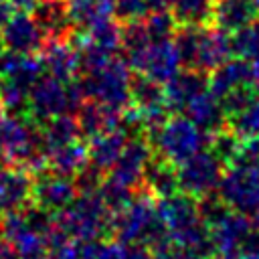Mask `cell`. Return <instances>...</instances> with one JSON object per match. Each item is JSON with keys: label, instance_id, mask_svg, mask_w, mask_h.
Listing matches in <instances>:
<instances>
[{"label": "cell", "instance_id": "11", "mask_svg": "<svg viewBox=\"0 0 259 259\" xmlns=\"http://www.w3.org/2000/svg\"><path fill=\"white\" fill-rule=\"evenodd\" d=\"M156 210L162 227L168 231L170 237H176L198 223H202L198 212V200L186 192H174L170 196L156 200Z\"/></svg>", "mask_w": 259, "mask_h": 259}, {"label": "cell", "instance_id": "18", "mask_svg": "<svg viewBox=\"0 0 259 259\" xmlns=\"http://www.w3.org/2000/svg\"><path fill=\"white\" fill-rule=\"evenodd\" d=\"M180 69H182V63H180L178 51L174 47V40L166 38V40H152V45H150V49L144 57L140 73L150 77L152 81L164 85Z\"/></svg>", "mask_w": 259, "mask_h": 259}, {"label": "cell", "instance_id": "35", "mask_svg": "<svg viewBox=\"0 0 259 259\" xmlns=\"http://www.w3.org/2000/svg\"><path fill=\"white\" fill-rule=\"evenodd\" d=\"M148 34L152 40H166V38H172L174 32H176V24L178 20L174 18L172 12L166 10H150L144 18H142Z\"/></svg>", "mask_w": 259, "mask_h": 259}, {"label": "cell", "instance_id": "6", "mask_svg": "<svg viewBox=\"0 0 259 259\" xmlns=\"http://www.w3.org/2000/svg\"><path fill=\"white\" fill-rule=\"evenodd\" d=\"M217 194L231 210L251 219L259 210V166L231 164L221 176Z\"/></svg>", "mask_w": 259, "mask_h": 259}, {"label": "cell", "instance_id": "30", "mask_svg": "<svg viewBox=\"0 0 259 259\" xmlns=\"http://www.w3.org/2000/svg\"><path fill=\"white\" fill-rule=\"evenodd\" d=\"M130 103L136 109H150L156 105H166L164 103V87L150 77L138 73L132 77L130 83Z\"/></svg>", "mask_w": 259, "mask_h": 259}, {"label": "cell", "instance_id": "25", "mask_svg": "<svg viewBox=\"0 0 259 259\" xmlns=\"http://www.w3.org/2000/svg\"><path fill=\"white\" fill-rule=\"evenodd\" d=\"M45 158H47V170L75 178L89 164V150H87V144H83L81 140H75L63 146L45 150Z\"/></svg>", "mask_w": 259, "mask_h": 259}, {"label": "cell", "instance_id": "37", "mask_svg": "<svg viewBox=\"0 0 259 259\" xmlns=\"http://www.w3.org/2000/svg\"><path fill=\"white\" fill-rule=\"evenodd\" d=\"M12 12H22V14H32L36 0H8Z\"/></svg>", "mask_w": 259, "mask_h": 259}, {"label": "cell", "instance_id": "29", "mask_svg": "<svg viewBox=\"0 0 259 259\" xmlns=\"http://www.w3.org/2000/svg\"><path fill=\"white\" fill-rule=\"evenodd\" d=\"M227 130L239 140L259 138V95L241 109L227 115Z\"/></svg>", "mask_w": 259, "mask_h": 259}, {"label": "cell", "instance_id": "43", "mask_svg": "<svg viewBox=\"0 0 259 259\" xmlns=\"http://www.w3.org/2000/svg\"><path fill=\"white\" fill-rule=\"evenodd\" d=\"M257 91H259V81H257Z\"/></svg>", "mask_w": 259, "mask_h": 259}, {"label": "cell", "instance_id": "3", "mask_svg": "<svg viewBox=\"0 0 259 259\" xmlns=\"http://www.w3.org/2000/svg\"><path fill=\"white\" fill-rule=\"evenodd\" d=\"M57 223L77 243L101 241L109 233L111 210L99 192H77V196L57 212Z\"/></svg>", "mask_w": 259, "mask_h": 259}, {"label": "cell", "instance_id": "24", "mask_svg": "<svg viewBox=\"0 0 259 259\" xmlns=\"http://www.w3.org/2000/svg\"><path fill=\"white\" fill-rule=\"evenodd\" d=\"M75 117H77L81 136L93 138V136H97L101 132L119 127L121 125V119H123V111H117V109H111L107 105H101L97 101L87 99L75 111Z\"/></svg>", "mask_w": 259, "mask_h": 259}, {"label": "cell", "instance_id": "23", "mask_svg": "<svg viewBox=\"0 0 259 259\" xmlns=\"http://www.w3.org/2000/svg\"><path fill=\"white\" fill-rule=\"evenodd\" d=\"M259 18V10L253 0H214L210 20L214 26L235 34L253 20Z\"/></svg>", "mask_w": 259, "mask_h": 259}, {"label": "cell", "instance_id": "31", "mask_svg": "<svg viewBox=\"0 0 259 259\" xmlns=\"http://www.w3.org/2000/svg\"><path fill=\"white\" fill-rule=\"evenodd\" d=\"M231 42H233V53L239 59L247 61L259 75V20H253L245 28L237 30L231 36Z\"/></svg>", "mask_w": 259, "mask_h": 259}, {"label": "cell", "instance_id": "20", "mask_svg": "<svg viewBox=\"0 0 259 259\" xmlns=\"http://www.w3.org/2000/svg\"><path fill=\"white\" fill-rule=\"evenodd\" d=\"M192 123H196L206 134H217L227 127V113L223 107V101L206 87L202 89L182 111Z\"/></svg>", "mask_w": 259, "mask_h": 259}, {"label": "cell", "instance_id": "36", "mask_svg": "<svg viewBox=\"0 0 259 259\" xmlns=\"http://www.w3.org/2000/svg\"><path fill=\"white\" fill-rule=\"evenodd\" d=\"M150 12L146 0H113V14L121 22L140 20Z\"/></svg>", "mask_w": 259, "mask_h": 259}, {"label": "cell", "instance_id": "2", "mask_svg": "<svg viewBox=\"0 0 259 259\" xmlns=\"http://www.w3.org/2000/svg\"><path fill=\"white\" fill-rule=\"evenodd\" d=\"M146 138L150 140L154 154L174 166L210 146V134L180 113L166 117V121Z\"/></svg>", "mask_w": 259, "mask_h": 259}, {"label": "cell", "instance_id": "13", "mask_svg": "<svg viewBox=\"0 0 259 259\" xmlns=\"http://www.w3.org/2000/svg\"><path fill=\"white\" fill-rule=\"evenodd\" d=\"M0 40L4 49L14 53H38L45 45V34L32 14L12 12V16L2 24L0 28Z\"/></svg>", "mask_w": 259, "mask_h": 259}, {"label": "cell", "instance_id": "17", "mask_svg": "<svg viewBox=\"0 0 259 259\" xmlns=\"http://www.w3.org/2000/svg\"><path fill=\"white\" fill-rule=\"evenodd\" d=\"M164 87V103L168 111L172 113H182L186 105L202 91L208 87V79L204 77L202 71L196 69H180Z\"/></svg>", "mask_w": 259, "mask_h": 259}, {"label": "cell", "instance_id": "4", "mask_svg": "<svg viewBox=\"0 0 259 259\" xmlns=\"http://www.w3.org/2000/svg\"><path fill=\"white\" fill-rule=\"evenodd\" d=\"M85 99L97 101L117 111H125L130 105V83H132V69L125 59L111 57L103 67L91 73H83L79 79Z\"/></svg>", "mask_w": 259, "mask_h": 259}, {"label": "cell", "instance_id": "21", "mask_svg": "<svg viewBox=\"0 0 259 259\" xmlns=\"http://www.w3.org/2000/svg\"><path fill=\"white\" fill-rule=\"evenodd\" d=\"M32 18L40 26L47 40L69 38L75 28L69 14V0H36Z\"/></svg>", "mask_w": 259, "mask_h": 259}, {"label": "cell", "instance_id": "22", "mask_svg": "<svg viewBox=\"0 0 259 259\" xmlns=\"http://www.w3.org/2000/svg\"><path fill=\"white\" fill-rule=\"evenodd\" d=\"M127 140H130V132L121 125L115 127V130H107V132H101V134L89 138V144H87L89 164L99 168L103 174L109 172L111 166L121 156Z\"/></svg>", "mask_w": 259, "mask_h": 259}, {"label": "cell", "instance_id": "8", "mask_svg": "<svg viewBox=\"0 0 259 259\" xmlns=\"http://www.w3.org/2000/svg\"><path fill=\"white\" fill-rule=\"evenodd\" d=\"M69 109V95H67V83L53 77V75H40L28 89V107L26 115L34 119L38 125L47 119L67 113Z\"/></svg>", "mask_w": 259, "mask_h": 259}, {"label": "cell", "instance_id": "28", "mask_svg": "<svg viewBox=\"0 0 259 259\" xmlns=\"http://www.w3.org/2000/svg\"><path fill=\"white\" fill-rule=\"evenodd\" d=\"M69 14L75 28L87 30L89 26L115 16L113 0H69Z\"/></svg>", "mask_w": 259, "mask_h": 259}, {"label": "cell", "instance_id": "10", "mask_svg": "<svg viewBox=\"0 0 259 259\" xmlns=\"http://www.w3.org/2000/svg\"><path fill=\"white\" fill-rule=\"evenodd\" d=\"M36 178H32V194H30V202L51 210V212H61L75 196H77V184L75 178L71 176H63L57 172H38L34 174Z\"/></svg>", "mask_w": 259, "mask_h": 259}, {"label": "cell", "instance_id": "38", "mask_svg": "<svg viewBox=\"0 0 259 259\" xmlns=\"http://www.w3.org/2000/svg\"><path fill=\"white\" fill-rule=\"evenodd\" d=\"M176 259H210V257H208V253H200V251H184V249H178Z\"/></svg>", "mask_w": 259, "mask_h": 259}, {"label": "cell", "instance_id": "39", "mask_svg": "<svg viewBox=\"0 0 259 259\" xmlns=\"http://www.w3.org/2000/svg\"><path fill=\"white\" fill-rule=\"evenodd\" d=\"M10 16H12V8H10L8 0H0V28H2V24H4Z\"/></svg>", "mask_w": 259, "mask_h": 259}, {"label": "cell", "instance_id": "41", "mask_svg": "<svg viewBox=\"0 0 259 259\" xmlns=\"http://www.w3.org/2000/svg\"><path fill=\"white\" fill-rule=\"evenodd\" d=\"M4 115H6V113H4V107L0 105V121H2V117H4Z\"/></svg>", "mask_w": 259, "mask_h": 259}, {"label": "cell", "instance_id": "1", "mask_svg": "<svg viewBox=\"0 0 259 259\" xmlns=\"http://www.w3.org/2000/svg\"><path fill=\"white\" fill-rule=\"evenodd\" d=\"M0 162L26 168L32 176L47 170L40 127L26 113H6L0 121Z\"/></svg>", "mask_w": 259, "mask_h": 259}, {"label": "cell", "instance_id": "42", "mask_svg": "<svg viewBox=\"0 0 259 259\" xmlns=\"http://www.w3.org/2000/svg\"><path fill=\"white\" fill-rule=\"evenodd\" d=\"M255 2V6H257V10H259V0H253Z\"/></svg>", "mask_w": 259, "mask_h": 259}, {"label": "cell", "instance_id": "16", "mask_svg": "<svg viewBox=\"0 0 259 259\" xmlns=\"http://www.w3.org/2000/svg\"><path fill=\"white\" fill-rule=\"evenodd\" d=\"M32 174L26 168L2 166L0 168V212L20 210L30 202Z\"/></svg>", "mask_w": 259, "mask_h": 259}, {"label": "cell", "instance_id": "5", "mask_svg": "<svg viewBox=\"0 0 259 259\" xmlns=\"http://www.w3.org/2000/svg\"><path fill=\"white\" fill-rule=\"evenodd\" d=\"M162 231H164V227L158 219L156 200L146 190L136 194L119 210L111 212L109 233H113V237L117 241L148 245Z\"/></svg>", "mask_w": 259, "mask_h": 259}, {"label": "cell", "instance_id": "9", "mask_svg": "<svg viewBox=\"0 0 259 259\" xmlns=\"http://www.w3.org/2000/svg\"><path fill=\"white\" fill-rule=\"evenodd\" d=\"M152 156H154V150H152L150 140L134 136L127 140L121 156L107 172V178L117 184L138 190L142 186V176H144V170Z\"/></svg>", "mask_w": 259, "mask_h": 259}, {"label": "cell", "instance_id": "34", "mask_svg": "<svg viewBox=\"0 0 259 259\" xmlns=\"http://www.w3.org/2000/svg\"><path fill=\"white\" fill-rule=\"evenodd\" d=\"M28 85L16 79H0V105L8 113H26Z\"/></svg>", "mask_w": 259, "mask_h": 259}, {"label": "cell", "instance_id": "33", "mask_svg": "<svg viewBox=\"0 0 259 259\" xmlns=\"http://www.w3.org/2000/svg\"><path fill=\"white\" fill-rule=\"evenodd\" d=\"M95 259H154L150 249L140 243H123V241H105L97 243Z\"/></svg>", "mask_w": 259, "mask_h": 259}, {"label": "cell", "instance_id": "32", "mask_svg": "<svg viewBox=\"0 0 259 259\" xmlns=\"http://www.w3.org/2000/svg\"><path fill=\"white\" fill-rule=\"evenodd\" d=\"M214 0H172L170 8L178 24H206L210 22Z\"/></svg>", "mask_w": 259, "mask_h": 259}, {"label": "cell", "instance_id": "27", "mask_svg": "<svg viewBox=\"0 0 259 259\" xmlns=\"http://www.w3.org/2000/svg\"><path fill=\"white\" fill-rule=\"evenodd\" d=\"M81 138V130L77 123L75 115L69 113H61L55 115L51 119H47L40 127V140H42V150L55 148V146H63L69 142H75Z\"/></svg>", "mask_w": 259, "mask_h": 259}, {"label": "cell", "instance_id": "14", "mask_svg": "<svg viewBox=\"0 0 259 259\" xmlns=\"http://www.w3.org/2000/svg\"><path fill=\"white\" fill-rule=\"evenodd\" d=\"M233 55V42L231 34L219 26H206L198 24V36H196V59L194 69L196 71H212L221 63H225Z\"/></svg>", "mask_w": 259, "mask_h": 259}, {"label": "cell", "instance_id": "15", "mask_svg": "<svg viewBox=\"0 0 259 259\" xmlns=\"http://www.w3.org/2000/svg\"><path fill=\"white\" fill-rule=\"evenodd\" d=\"M40 57L45 63V69L49 71V75L69 83L73 79H77V75L81 73L79 69V55L77 49L69 38H49L45 40L42 49H40Z\"/></svg>", "mask_w": 259, "mask_h": 259}, {"label": "cell", "instance_id": "26", "mask_svg": "<svg viewBox=\"0 0 259 259\" xmlns=\"http://www.w3.org/2000/svg\"><path fill=\"white\" fill-rule=\"evenodd\" d=\"M142 186L154 198H164V196L178 192L180 188H178V174H176L174 164H170L154 154L144 170Z\"/></svg>", "mask_w": 259, "mask_h": 259}, {"label": "cell", "instance_id": "7", "mask_svg": "<svg viewBox=\"0 0 259 259\" xmlns=\"http://www.w3.org/2000/svg\"><path fill=\"white\" fill-rule=\"evenodd\" d=\"M223 160L210 150L204 148L178 164V188L194 198L217 192V186L223 176Z\"/></svg>", "mask_w": 259, "mask_h": 259}, {"label": "cell", "instance_id": "19", "mask_svg": "<svg viewBox=\"0 0 259 259\" xmlns=\"http://www.w3.org/2000/svg\"><path fill=\"white\" fill-rule=\"evenodd\" d=\"M210 79H208V89L223 99L227 93L239 89V87H247V85H257L259 75L257 71L243 59H227L225 63H221L217 69L210 71Z\"/></svg>", "mask_w": 259, "mask_h": 259}, {"label": "cell", "instance_id": "40", "mask_svg": "<svg viewBox=\"0 0 259 259\" xmlns=\"http://www.w3.org/2000/svg\"><path fill=\"white\" fill-rule=\"evenodd\" d=\"M146 4L150 10H166V8H170L172 0H146Z\"/></svg>", "mask_w": 259, "mask_h": 259}, {"label": "cell", "instance_id": "12", "mask_svg": "<svg viewBox=\"0 0 259 259\" xmlns=\"http://www.w3.org/2000/svg\"><path fill=\"white\" fill-rule=\"evenodd\" d=\"M212 253H229L243 245L247 235L253 231V223L247 214L225 208L217 219L206 223Z\"/></svg>", "mask_w": 259, "mask_h": 259}]
</instances>
